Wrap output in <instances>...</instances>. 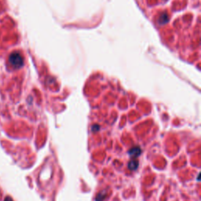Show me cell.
I'll list each match as a JSON object with an SVG mask.
<instances>
[{
    "label": "cell",
    "instance_id": "6da1fadb",
    "mask_svg": "<svg viewBox=\"0 0 201 201\" xmlns=\"http://www.w3.org/2000/svg\"><path fill=\"white\" fill-rule=\"evenodd\" d=\"M9 63L13 68H19L24 64V59L19 52H13L9 55Z\"/></svg>",
    "mask_w": 201,
    "mask_h": 201
},
{
    "label": "cell",
    "instance_id": "7a4b0ae2",
    "mask_svg": "<svg viewBox=\"0 0 201 201\" xmlns=\"http://www.w3.org/2000/svg\"><path fill=\"white\" fill-rule=\"evenodd\" d=\"M141 153V149L139 147H133V148H130L129 150V154L131 155L132 157H137L138 155H140V154Z\"/></svg>",
    "mask_w": 201,
    "mask_h": 201
},
{
    "label": "cell",
    "instance_id": "3957f363",
    "mask_svg": "<svg viewBox=\"0 0 201 201\" xmlns=\"http://www.w3.org/2000/svg\"><path fill=\"white\" fill-rule=\"evenodd\" d=\"M138 166V162H137L136 159H132L129 162V164H128V167L132 170H135Z\"/></svg>",
    "mask_w": 201,
    "mask_h": 201
},
{
    "label": "cell",
    "instance_id": "277c9868",
    "mask_svg": "<svg viewBox=\"0 0 201 201\" xmlns=\"http://www.w3.org/2000/svg\"><path fill=\"white\" fill-rule=\"evenodd\" d=\"M106 196V192L105 191H103V192L98 193L97 196H96V201H103L104 199Z\"/></svg>",
    "mask_w": 201,
    "mask_h": 201
},
{
    "label": "cell",
    "instance_id": "5b68a950",
    "mask_svg": "<svg viewBox=\"0 0 201 201\" xmlns=\"http://www.w3.org/2000/svg\"><path fill=\"white\" fill-rule=\"evenodd\" d=\"M4 201H13V199L10 197V196H6L4 199Z\"/></svg>",
    "mask_w": 201,
    "mask_h": 201
}]
</instances>
